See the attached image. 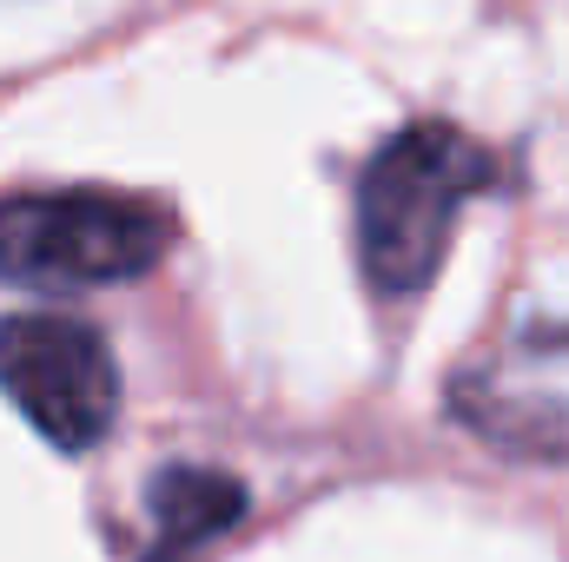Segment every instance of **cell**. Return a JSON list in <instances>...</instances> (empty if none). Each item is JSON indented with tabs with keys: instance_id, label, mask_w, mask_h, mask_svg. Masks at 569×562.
Segmentation results:
<instances>
[{
	"instance_id": "obj_1",
	"label": "cell",
	"mask_w": 569,
	"mask_h": 562,
	"mask_svg": "<svg viewBox=\"0 0 569 562\" xmlns=\"http://www.w3.org/2000/svg\"><path fill=\"white\" fill-rule=\"evenodd\" d=\"M503 179V159L470 133L425 120L405 127L365 165L358 185V259L385 298H418L450 245L457 212Z\"/></svg>"
},
{
	"instance_id": "obj_2",
	"label": "cell",
	"mask_w": 569,
	"mask_h": 562,
	"mask_svg": "<svg viewBox=\"0 0 569 562\" xmlns=\"http://www.w3.org/2000/svg\"><path fill=\"white\" fill-rule=\"evenodd\" d=\"M172 245V212L133 192H7L0 279L20 291H93L140 279Z\"/></svg>"
},
{
	"instance_id": "obj_3",
	"label": "cell",
	"mask_w": 569,
	"mask_h": 562,
	"mask_svg": "<svg viewBox=\"0 0 569 562\" xmlns=\"http://www.w3.org/2000/svg\"><path fill=\"white\" fill-rule=\"evenodd\" d=\"M0 391L60 450H93L120 411V378H113L107 338L67 311L0 318Z\"/></svg>"
},
{
	"instance_id": "obj_4",
	"label": "cell",
	"mask_w": 569,
	"mask_h": 562,
	"mask_svg": "<svg viewBox=\"0 0 569 562\" xmlns=\"http://www.w3.org/2000/svg\"><path fill=\"white\" fill-rule=\"evenodd\" d=\"M146 510H152V562H186L246 516V483H232L226 470L172 463L152 476Z\"/></svg>"
}]
</instances>
